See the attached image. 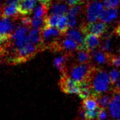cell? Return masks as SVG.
I'll use <instances>...</instances> for the list:
<instances>
[{"mask_svg": "<svg viewBox=\"0 0 120 120\" xmlns=\"http://www.w3.org/2000/svg\"><path fill=\"white\" fill-rule=\"evenodd\" d=\"M117 17H118V10L116 8H107L102 11L99 19L101 22L109 23L114 21Z\"/></svg>", "mask_w": 120, "mask_h": 120, "instance_id": "obj_16", "label": "cell"}, {"mask_svg": "<svg viewBox=\"0 0 120 120\" xmlns=\"http://www.w3.org/2000/svg\"><path fill=\"white\" fill-rule=\"evenodd\" d=\"M61 90L67 94H79L80 83L75 81L66 74H62L59 82Z\"/></svg>", "mask_w": 120, "mask_h": 120, "instance_id": "obj_5", "label": "cell"}, {"mask_svg": "<svg viewBox=\"0 0 120 120\" xmlns=\"http://www.w3.org/2000/svg\"><path fill=\"white\" fill-rule=\"evenodd\" d=\"M38 0H19L18 2V10L22 16H28L36 7Z\"/></svg>", "mask_w": 120, "mask_h": 120, "instance_id": "obj_9", "label": "cell"}, {"mask_svg": "<svg viewBox=\"0 0 120 120\" xmlns=\"http://www.w3.org/2000/svg\"><path fill=\"white\" fill-rule=\"evenodd\" d=\"M60 16V15H50L47 16L45 18V26L57 28L58 22H59Z\"/></svg>", "mask_w": 120, "mask_h": 120, "instance_id": "obj_26", "label": "cell"}, {"mask_svg": "<svg viewBox=\"0 0 120 120\" xmlns=\"http://www.w3.org/2000/svg\"><path fill=\"white\" fill-rule=\"evenodd\" d=\"M109 111L111 116L116 120H120V91H114L109 105Z\"/></svg>", "mask_w": 120, "mask_h": 120, "instance_id": "obj_8", "label": "cell"}, {"mask_svg": "<svg viewBox=\"0 0 120 120\" xmlns=\"http://www.w3.org/2000/svg\"><path fill=\"white\" fill-rule=\"evenodd\" d=\"M44 27H45V19L38 18V17L34 16L32 17L31 22V28L41 30Z\"/></svg>", "mask_w": 120, "mask_h": 120, "instance_id": "obj_27", "label": "cell"}, {"mask_svg": "<svg viewBox=\"0 0 120 120\" xmlns=\"http://www.w3.org/2000/svg\"><path fill=\"white\" fill-rule=\"evenodd\" d=\"M57 28L60 31L61 34L64 35L67 31H68L69 27H68V21H67V17L64 15H61L60 16L59 22H58Z\"/></svg>", "mask_w": 120, "mask_h": 120, "instance_id": "obj_25", "label": "cell"}, {"mask_svg": "<svg viewBox=\"0 0 120 120\" xmlns=\"http://www.w3.org/2000/svg\"><path fill=\"white\" fill-rule=\"evenodd\" d=\"M41 33L42 44H45L51 48L60 38V37L63 36V34L57 28L48 27V26L44 27L41 30Z\"/></svg>", "mask_w": 120, "mask_h": 120, "instance_id": "obj_3", "label": "cell"}, {"mask_svg": "<svg viewBox=\"0 0 120 120\" xmlns=\"http://www.w3.org/2000/svg\"><path fill=\"white\" fill-rule=\"evenodd\" d=\"M3 8V5H2V0H0V11L2 10V8Z\"/></svg>", "mask_w": 120, "mask_h": 120, "instance_id": "obj_36", "label": "cell"}, {"mask_svg": "<svg viewBox=\"0 0 120 120\" xmlns=\"http://www.w3.org/2000/svg\"><path fill=\"white\" fill-rule=\"evenodd\" d=\"M1 16L8 19H15L20 14L18 10V3H9L2 8Z\"/></svg>", "mask_w": 120, "mask_h": 120, "instance_id": "obj_14", "label": "cell"}, {"mask_svg": "<svg viewBox=\"0 0 120 120\" xmlns=\"http://www.w3.org/2000/svg\"><path fill=\"white\" fill-rule=\"evenodd\" d=\"M16 25L11 19L0 16V44L9 41Z\"/></svg>", "mask_w": 120, "mask_h": 120, "instance_id": "obj_4", "label": "cell"}, {"mask_svg": "<svg viewBox=\"0 0 120 120\" xmlns=\"http://www.w3.org/2000/svg\"><path fill=\"white\" fill-rule=\"evenodd\" d=\"M81 6L80 5H74V6H71L69 8L68 11L67 12V17H74V18H77V15L80 11Z\"/></svg>", "mask_w": 120, "mask_h": 120, "instance_id": "obj_28", "label": "cell"}, {"mask_svg": "<svg viewBox=\"0 0 120 120\" xmlns=\"http://www.w3.org/2000/svg\"><path fill=\"white\" fill-rule=\"evenodd\" d=\"M108 119V112L106 108H99L97 120H106Z\"/></svg>", "mask_w": 120, "mask_h": 120, "instance_id": "obj_32", "label": "cell"}, {"mask_svg": "<svg viewBox=\"0 0 120 120\" xmlns=\"http://www.w3.org/2000/svg\"><path fill=\"white\" fill-rule=\"evenodd\" d=\"M86 81L91 87L93 95L102 94L112 90V89H110L112 83L110 81L109 75L106 71L99 68L98 67L95 66Z\"/></svg>", "mask_w": 120, "mask_h": 120, "instance_id": "obj_1", "label": "cell"}, {"mask_svg": "<svg viewBox=\"0 0 120 120\" xmlns=\"http://www.w3.org/2000/svg\"><path fill=\"white\" fill-rule=\"evenodd\" d=\"M48 12V7L44 4H40V5H38L33 11V16L38 17V18H42L45 19L47 13Z\"/></svg>", "mask_w": 120, "mask_h": 120, "instance_id": "obj_24", "label": "cell"}, {"mask_svg": "<svg viewBox=\"0 0 120 120\" xmlns=\"http://www.w3.org/2000/svg\"><path fill=\"white\" fill-rule=\"evenodd\" d=\"M38 46L28 41L25 45H23L21 48L15 50V51L17 55L20 58L25 59V58L31 57L32 55H34L38 51Z\"/></svg>", "mask_w": 120, "mask_h": 120, "instance_id": "obj_12", "label": "cell"}, {"mask_svg": "<svg viewBox=\"0 0 120 120\" xmlns=\"http://www.w3.org/2000/svg\"><path fill=\"white\" fill-rule=\"evenodd\" d=\"M74 54V53H73ZM73 54L64 53L62 55H58L54 59V65L57 70L61 72V74H64L67 71V63L68 60L71 59Z\"/></svg>", "mask_w": 120, "mask_h": 120, "instance_id": "obj_13", "label": "cell"}, {"mask_svg": "<svg viewBox=\"0 0 120 120\" xmlns=\"http://www.w3.org/2000/svg\"><path fill=\"white\" fill-rule=\"evenodd\" d=\"M81 31L83 34H92L96 36H102L106 33L107 30V26L103 22H96L88 24H84L80 27Z\"/></svg>", "mask_w": 120, "mask_h": 120, "instance_id": "obj_6", "label": "cell"}, {"mask_svg": "<svg viewBox=\"0 0 120 120\" xmlns=\"http://www.w3.org/2000/svg\"><path fill=\"white\" fill-rule=\"evenodd\" d=\"M100 43L101 41L99 39V37L92 34H86L84 38L83 50L91 52L100 46Z\"/></svg>", "mask_w": 120, "mask_h": 120, "instance_id": "obj_11", "label": "cell"}, {"mask_svg": "<svg viewBox=\"0 0 120 120\" xmlns=\"http://www.w3.org/2000/svg\"><path fill=\"white\" fill-rule=\"evenodd\" d=\"M94 96L96 99V101H97L99 106L102 108H106L107 106H109L111 99H112V90L109 93H106V94H99V95H94Z\"/></svg>", "mask_w": 120, "mask_h": 120, "instance_id": "obj_23", "label": "cell"}, {"mask_svg": "<svg viewBox=\"0 0 120 120\" xmlns=\"http://www.w3.org/2000/svg\"><path fill=\"white\" fill-rule=\"evenodd\" d=\"M109 75L110 81L112 85H115V83L120 78V72L116 69H114L112 71H111Z\"/></svg>", "mask_w": 120, "mask_h": 120, "instance_id": "obj_30", "label": "cell"}, {"mask_svg": "<svg viewBox=\"0 0 120 120\" xmlns=\"http://www.w3.org/2000/svg\"><path fill=\"white\" fill-rule=\"evenodd\" d=\"M19 0H5L7 4H9V3H18Z\"/></svg>", "mask_w": 120, "mask_h": 120, "instance_id": "obj_35", "label": "cell"}, {"mask_svg": "<svg viewBox=\"0 0 120 120\" xmlns=\"http://www.w3.org/2000/svg\"><path fill=\"white\" fill-rule=\"evenodd\" d=\"M80 107L82 109H83L85 111H92L98 109L100 106H99L95 96L93 95L91 97L83 99V102H81Z\"/></svg>", "mask_w": 120, "mask_h": 120, "instance_id": "obj_20", "label": "cell"}, {"mask_svg": "<svg viewBox=\"0 0 120 120\" xmlns=\"http://www.w3.org/2000/svg\"><path fill=\"white\" fill-rule=\"evenodd\" d=\"M67 6L64 2H57L54 3H51L50 5L48 12L50 15H61L64 13L67 12Z\"/></svg>", "mask_w": 120, "mask_h": 120, "instance_id": "obj_18", "label": "cell"}, {"mask_svg": "<svg viewBox=\"0 0 120 120\" xmlns=\"http://www.w3.org/2000/svg\"><path fill=\"white\" fill-rule=\"evenodd\" d=\"M64 35L73 39L77 43V45L79 46L78 50H83V46L84 42V38H83V32L77 28H72L68 29V31H67V33Z\"/></svg>", "mask_w": 120, "mask_h": 120, "instance_id": "obj_15", "label": "cell"}, {"mask_svg": "<svg viewBox=\"0 0 120 120\" xmlns=\"http://www.w3.org/2000/svg\"><path fill=\"white\" fill-rule=\"evenodd\" d=\"M72 58L75 60L76 64H83L89 63L91 61V54L90 51H84V50H78L77 52L73 54Z\"/></svg>", "mask_w": 120, "mask_h": 120, "instance_id": "obj_17", "label": "cell"}, {"mask_svg": "<svg viewBox=\"0 0 120 120\" xmlns=\"http://www.w3.org/2000/svg\"><path fill=\"white\" fill-rule=\"evenodd\" d=\"M103 11V5L101 2L94 0L87 5L86 7V19L90 23L94 22L100 16Z\"/></svg>", "mask_w": 120, "mask_h": 120, "instance_id": "obj_7", "label": "cell"}, {"mask_svg": "<svg viewBox=\"0 0 120 120\" xmlns=\"http://www.w3.org/2000/svg\"><path fill=\"white\" fill-rule=\"evenodd\" d=\"M99 49L104 52H107L112 51V35L111 34H105L101 40Z\"/></svg>", "mask_w": 120, "mask_h": 120, "instance_id": "obj_22", "label": "cell"}, {"mask_svg": "<svg viewBox=\"0 0 120 120\" xmlns=\"http://www.w3.org/2000/svg\"><path fill=\"white\" fill-rule=\"evenodd\" d=\"M78 96L82 99H87L93 96V93L87 81H83L80 83V93Z\"/></svg>", "mask_w": 120, "mask_h": 120, "instance_id": "obj_21", "label": "cell"}, {"mask_svg": "<svg viewBox=\"0 0 120 120\" xmlns=\"http://www.w3.org/2000/svg\"><path fill=\"white\" fill-rule=\"evenodd\" d=\"M118 53H119V54L120 55V50H119V52H118Z\"/></svg>", "mask_w": 120, "mask_h": 120, "instance_id": "obj_38", "label": "cell"}, {"mask_svg": "<svg viewBox=\"0 0 120 120\" xmlns=\"http://www.w3.org/2000/svg\"><path fill=\"white\" fill-rule=\"evenodd\" d=\"M114 33H115L117 36H119L120 38V25H117L116 28H115V30H114Z\"/></svg>", "mask_w": 120, "mask_h": 120, "instance_id": "obj_34", "label": "cell"}, {"mask_svg": "<svg viewBox=\"0 0 120 120\" xmlns=\"http://www.w3.org/2000/svg\"><path fill=\"white\" fill-rule=\"evenodd\" d=\"M77 1L80 4H82V2H83L84 1V0H77Z\"/></svg>", "mask_w": 120, "mask_h": 120, "instance_id": "obj_37", "label": "cell"}, {"mask_svg": "<svg viewBox=\"0 0 120 120\" xmlns=\"http://www.w3.org/2000/svg\"><path fill=\"white\" fill-rule=\"evenodd\" d=\"M109 65H112L113 67H120V55L118 54H110L109 63Z\"/></svg>", "mask_w": 120, "mask_h": 120, "instance_id": "obj_29", "label": "cell"}, {"mask_svg": "<svg viewBox=\"0 0 120 120\" xmlns=\"http://www.w3.org/2000/svg\"><path fill=\"white\" fill-rule=\"evenodd\" d=\"M28 40L29 42L39 47V45L42 44L41 33L40 29L31 28L28 33Z\"/></svg>", "mask_w": 120, "mask_h": 120, "instance_id": "obj_19", "label": "cell"}, {"mask_svg": "<svg viewBox=\"0 0 120 120\" xmlns=\"http://www.w3.org/2000/svg\"><path fill=\"white\" fill-rule=\"evenodd\" d=\"M119 25H120V22H119Z\"/></svg>", "mask_w": 120, "mask_h": 120, "instance_id": "obj_39", "label": "cell"}, {"mask_svg": "<svg viewBox=\"0 0 120 120\" xmlns=\"http://www.w3.org/2000/svg\"><path fill=\"white\" fill-rule=\"evenodd\" d=\"M102 2L107 8H116L119 4V0H102Z\"/></svg>", "mask_w": 120, "mask_h": 120, "instance_id": "obj_31", "label": "cell"}, {"mask_svg": "<svg viewBox=\"0 0 120 120\" xmlns=\"http://www.w3.org/2000/svg\"><path fill=\"white\" fill-rule=\"evenodd\" d=\"M95 65L92 63H83V64H76L73 63L69 67L67 68V71L64 74H66L72 78L73 80L81 83V82L86 81L92 72Z\"/></svg>", "mask_w": 120, "mask_h": 120, "instance_id": "obj_2", "label": "cell"}, {"mask_svg": "<svg viewBox=\"0 0 120 120\" xmlns=\"http://www.w3.org/2000/svg\"><path fill=\"white\" fill-rule=\"evenodd\" d=\"M67 21H68V27L70 28L75 27V25L77 23V18H74V17H67Z\"/></svg>", "mask_w": 120, "mask_h": 120, "instance_id": "obj_33", "label": "cell"}, {"mask_svg": "<svg viewBox=\"0 0 120 120\" xmlns=\"http://www.w3.org/2000/svg\"><path fill=\"white\" fill-rule=\"evenodd\" d=\"M90 54H91V60L97 65H104V64H109V63L110 53L104 52L100 49H96L90 52Z\"/></svg>", "mask_w": 120, "mask_h": 120, "instance_id": "obj_10", "label": "cell"}]
</instances>
